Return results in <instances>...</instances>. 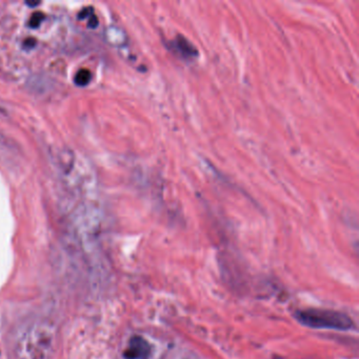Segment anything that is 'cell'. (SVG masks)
<instances>
[{"label": "cell", "mask_w": 359, "mask_h": 359, "mask_svg": "<svg viewBox=\"0 0 359 359\" xmlns=\"http://www.w3.org/2000/svg\"><path fill=\"white\" fill-rule=\"evenodd\" d=\"M28 4H29V5H33V7H34V5L39 4V2H28Z\"/></svg>", "instance_id": "obj_9"}, {"label": "cell", "mask_w": 359, "mask_h": 359, "mask_svg": "<svg viewBox=\"0 0 359 359\" xmlns=\"http://www.w3.org/2000/svg\"><path fill=\"white\" fill-rule=\"evenodd\" d=\"M172 359H194V358H191L190 356H181V355H179V356H175Z\"/></svg>", "instance_id": "obj_8"}, {"label": "cell", "mask_w": 359, "mask_h": 359, "mask_svg": "<svg viewBox=\"0 0 359 359\" xmlns=\"http://www.w3.org/2000/svg\"><path fill=\"white\" fill-rule=\"evenodd\" d=\"M26 359H47L52 350V333L46 327L35 326L20 340Z\"/></svg>", "instance_id": "obj_2"}, {"label": "cell", "mask_w": 359, "mask_h": 359, "mask_svg": "<svg viewBox=\"0 0 359 359\" xmlns=\"http://www.w3.org/2000/svg\"><path fill=\"white\" fill-rule=\"evenodd\" d=\"M45 19V15L41 12H35V13L31 16L29 20V24L31 28H37L40 26L42 20Z\"/></svg>", "instance_id": "obj_5"}, {"label": "cell", "mask_w": 359, "mask_h": 359, "mask_svg": "<svg viewBox=\"0 0 359 359\" xmlns=\"http://www.w3.org/2000/svg\"><path fill=\"white\" fill-rule=\"evenodd\" d=\"M296 319L301 325L312 328L350 331L354 328V322L342 312L325 309H307L295 314Z\"/></svg>", "instance_id": "obj_1"}, {"label": "cell", "mask_w": 359, "mask_h": 359, "mask_svg": "<svg viewBox=\"0 0 359 359\" xmlns=\"http://www.w3.org/2000/svg\"><path fill=\"white\" fill-rule=\"evenodd\" d=\"M92 79V73H91L88 69H80L75 76L74 81L77 84V86H87V84L91 81Z\"/></svg>", "instance_id": "obj_4"}, {"label": "cell", "mask_w": 359, "mask_h": 359, "mask_svg": "<svg viewBox=\"0 0 359 359\" xmlns=\"http://www.w3.org/2000/svg\"><path fill=\"white\" fill-rule=\"evenodd\" d=\"M94 14L93 8L92 7H88V8H83L80 12L78 13L79 19H86V18H90Z\"/></svg>", "instance_id": "obj_6"}, {"label": "cell", "mask_w": 359, "mask_h": 359, "mask_svg": "<svg viewBox=\"0 0 359 359\" xmlns=\"http://www.w3.org/2000/svg\"><path fill=\"white\" fill-rule=\"evenodd\" d=\"M151 353V344L147 340L141 336H134L125 352V357L126 359H149Z\"/></svg>", "instance_id": "obj_3"}, {"label": "cell", "mask_w": 359, "mask_h": 359, "mask_svg": "<svg viewBox=\"0 0 359 359\" xmlns=\"http://www.w3.org/2000/svg\"><path fill=\"white\" fill-rule=\"evenodd\" d=\"M88 26L90 28H96L97 26H98V18H97L94 14L90 17L89 22H88Z\"/></svg>", "instance_id": "obj_7"}]
</instances>
